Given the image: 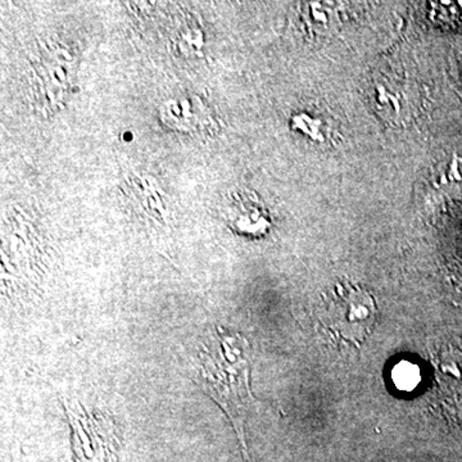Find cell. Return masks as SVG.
Masks as SVG:
<instances>
[{"mask_svg":"<svg viewBox=\"0 0 462 462\" xmlns=\"http://www.w3.org/2000/svg\"><path fill=\"white\" fill-rule=\"evenodd\" d=\"M247 349L243 337L217 328L196 355L197 383L229 416L239 437L252 400Z\"/></svg>","mask_w":462,"mask_h":462,"instance_id":"1","label":"cell"},{"mask_svg":"<svg viewBox=\"0 0 462 462\" xmlns=\"http://www.w3.org/2000/svg\"><path fill=\"white\" fill-rule=\"evenodd\" d=\"M318 319L322 333L337 345L361 348L375 329L378 305L363 285L343 279L322 297Z\"/></svg>","mask_w":462,"mask_h":462,"instance_id":"2","label":"cell"},{"mask_svg":"<svg viewBox=\"0 0 462 462\" xmlns=\"http://www.w3.org/2000/svg\"><path fill=\"white\" fill-rule=\"evenodd\" d=\"M65 409L71 425L76 462H111L118 447L114 422L79 402H66Z\"/></svg>","mask_w":462,"mask_h":462,"instance_id":"3","label":"cell"},{"mask_svg":"<svg viewBox=\"0 0 462 462\" xmlns=\"http://www.w3.org/2000/svg\"><path fill=\"white\" fill-rule=\"evenodd\" d=\"M428 189L448 200L462 199V157H449L434 167L428 180Z\"/></svg>","mask_w":462,"mask_h":462,"instance_id":"4","label":"cell"},{"mask_svg":"<svg viewBox=\"0 0 462 462\" xmlns=\"http://www.w3.org/2000/svg\"><path fill=\"white\" fill-rule=\"evenodd\" d=\"M234 226L245 234H261L269 226L263 208L254 200L242 199L234 206Z\"/></svg>","mask_w":462,"mask_h":462,"instance_id":"5","label":"cell"},{"mask_svg":"<svg viewBox=\"0 0 462 462\" xmlns=\"http://www.w3.org/2000/svg\"><path fill=\"white\" fill-rule=\"evenodd\" d=\"M397 376L398 384L403 385L404 380H407L406 387L409 385L410 389H412L411 385H415L420 380V372L419 367L416 369L415 365L407 364V366L400 367Z\"/></svg>","mask_w":462,"mask_h":462,"instance_id":"6","label":"cell"},{"mask_svg":"<svg viewBox=\"0 0 462 462\" xmlns=\"http://www.w3.org/2000/svg\"><path fill=\"white\" fill-rule=\"evenodd\" d=\"M457 276H458V284H460V287L462 289V269L460 270V272H458Z\"/></svg>","mask_w":462,"mask_h":462,"instance_id":"7","label":"cell"}]
</instances>
